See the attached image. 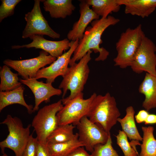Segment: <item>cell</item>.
<instances>
[{"label":"cell","instance_id":"cell-1","mask_svg":"<svg viewBox=\"0 0 156 156\" xmlns=\"http://www.w3.org/2000/svg\"><path fill=\"white\" fill-rule=\"evenodd\" d=\"M119 19L109 15L107 18L93 21L91 26L86 28L83 37L79 40L78 46L75 50L73 56L70 60L71 66L80 60L90 50H92L99 55L95 59L96 61H104L107 59L109 52L100 45L103 42L102 35L105 30L111 25H116Z\"/></svg>","mask_w":156,"mask_h":156},{"label":"cell","instance_id":"cell-2","mask_svg":"<svg viewBox=\"0 0 156 156\" xmlns=\"http://www.w3.org/2000/svg\"><path fill=\"white\" fill-rule=\"evenodd\" d=\"M92 50L89 51L77 63L70 66L59 86L63 90L62 98L71 100L83 93L84 88L87 81L90 69L88 63L91 59Z\"/></svg>","mask_w":156,"mask_h":156},{"label":"cell","instance_id":"cell-3","mask_svg":"<svg viewBox=\"0 0 156 156\" xmlns=\"http://www.w3.org/2000/svg\"><path fill=\"white\" fill-rule=\"evenodd\" d=\"M120 115L115 98L107 92L104 95H96L87 116L109 133Z\"/></svg>","mask_w":156,"mask_h":156},{"label":"cell","instance_id":"cell-4","mask_svg":"<svg viewBox=\"0 0 156 156\" xmlns=\"http://www.w3.org/2000/svg\"><path fill=\"white\" fill-rule=\"evenodd\" d=\"M145 36L141 24L133 29L129 28L122 32L116 43L117 53L114 59V65L123 69L130 66Z\"/></svg>","mask_w":156,"mask_h":156},{"label":"cell","instance_id":"cell-5","mask_svg":"<svg viewBox=\"0 0 156 156\" xmlns=\"http://www.w3.org/2000/svg\"><path fill=\"white\" fill-rule=\"evenodd\" d=\"M1 124L7 125L9 134L6 138L0 142L1 156H8L5 153V148L13 151L15 156H21L29 139L31 125L24 127L21 120L16 117L8 114Z\"/></svg>","mask_w":156,"mask_h":156},{"label":"cell","instance_id":"cell-6","mask_svg":"<svg viewBox=\"0 0 156 156\" xmlns=\"http://www.w3.org/2000/svg\"><path fill=\"white\" fill-rule=\"evenodd\" d=\"M96 95L94 93L85 99L82 93L70 100L62 98L61 100L63 106L57 114L59 125L71 124L76 126L83 117L87 116Z\"/></svg>","mask_w":156,"mask_h":156},{"label":"cell","instance_id":"cell-7","mask_svg":"<svg viewBox=\"0 0 156 156\" xmlns=\"http://www.w3.org/2000/svg\"><path fill=\"white\" fill-rule=\"evenodd\" d=\"M63 106L61 99L38 110L31 124L38 141L46 143L48 136L59 125L57 114Z\"/></svg>","mask_w":156,"mask_h":156},{"label":"cell","instance_id":"cell-8","mask_svg":"<svg viewBox=\"0 0 156 156\" xmlns=\"http://www.w3.org/2000/svg\"><path fill=\"white\" fill-rule=\"evenodd\" d=\"M41 0H35L33 9L25 15L26 25L22 38H26L35 35H47L53 39L59 38L60 35L54 31L42 14L40 7Z\"/></svg>","mask_w":156,"mask_h":156},{"label":"cell","instance_id":"cell-9","mask_svg":"<svg viewBox=\"0 0 156 156\" xmlns=\"http://www.w3.org/2000/svg\"><path fill=\"white\" fill-rule=\"evenodd\" d=\"M42 50L36 57L22 60H13L6 59L3 64L18 72L23 79L35 78L38 71L46 65L51 64L57 58L48 55Z\"/></svg>","mask_w":156,"mask_h":156},{"label":"cell","instance_id":"cell-10","mask_svg":"<svg viewBox=\"0 0 156 156\" xmlns=\"http://www.w3.org/2000/svg\"><path fill=\"white\" fill-rule=\"evenodd\" d=\"M156 46L153 41L145 36L130 66L135 73L144 71L156 77Z\"/></svg>","mask_w":156,"mask_h":156},{"label":"cell","instance_id":"cell-11","mask_svg":"<svg viewBox=\"0 0 156 156\" xmlns=\"http://www.w3.org/2000/svg\"><path fill=\"white\" fill-rule=\"evenodd\" d=\"M76 126L79 131V140L86 150L91 153L96 145L106 143L110 135L87 116L83 117Z\"/></svg>","mask_w":156,"mask_h":156},{"label":"cell","instance_id":"cell-12","mask_svg":"<svg viewBox=\"0 0 156 156\" xmlns=\"http://www.w3.org/2000/svg\"><path fill=\"white\" fill-rule=\"evenodd\" d=\"M79 40L70 41V49L64 53L48 66L43 67L38 72L35 79H46V83H52L58 76H62L66 73L71 56L78 45Z\"/></svg>","mask_w":156,"mask_h":156},{"label":"cell","instance_id":"cell-13","mask_svg":"<svg viewBox=\"0 0 156 156\" xmlns=\"http://www.w3.org/2000/svg\"><path fill=\"white\" fill-rule=\"evenodd\" d=\"M29 38L32 40L30 43L22 45H13L12 48H35L41 49L52 56L57 58L63 54L64 51L69 50L70 48V42L67 38L60 41H53L46 40L43 36L39 35H34Z\"/></svg>","mask_w":156,"mask_h":156},{"label":"cell","instance_id":"cell-14","mask_svg":"<svg viewBox=\"0 0 156 156\" xmlns=\"http://www.w3.org/2000/svg\"><path fill=\"white\" fill-rule=\"evenodd\" d=\"M19 79L21 83L27 86L34 95L35 104L34 112L38 110L39 106L42 102H49L51 97L60 96L62 93L60 89L54 88L52 83L39 81L34 78Z\"/></svg>","mask_w":156,"mask_h":156},{"label":"cell","instance_id":"cell-15","mask_svg":"<svg viewBox=\"0 0 156 156\" xmlns=\"http://www.w3.org/2000/svg\"><path fill=\"white\" fill-rule=\"evenodd\" d=\"M80 17L73 24L72 29L67 35V39L71 41L80 40L83 36L88 25L94 20L99 19V16L90 8L86 0L80 1Z\"/></svg>","mask_w":156,"mask_h":156},{"label":"cell","instance_id":"cell-16","mask_svg":"<svg viewBox=\"0 0 156 156\" xmlns=\"http://www.w3.org/2000/svg\"><path fill=\"white\" fill-rule=\"evenodd\" d=\"M121 6H125L127 14L144 18L148 16L156 9V0H118Z\"/></svg>","mask_w":156,"mask_h":156},{"label":"cell","instance_id":"cell-17","mask_svg":"<svg viewBox=\"0 0 156 156\" xmlns=\"http://www.w3.org/2000/svg\"><path fill=\"white\" fill-rule=\"evenodd\" d=\"M45 11L54 18H64L70 16L75 9L71 0H41Z\"/></svg>","mask_w":156,"mask_h":156},{"label":"cell","instance_id":"cell-18","mask_svg":"<svg viewBox=\"0 0 156 156\" xmlns=\"http://www.w3.org/2000/svg\"><path fill=\"white\" fill-rule=\"evenodd\" d=\"M139 91L145 96L142 106L147 111L156 107V77L146 73Z\"/></svg>","mask_w":156,"mask_h":156},{"label":"cell","instance_id":"cell-19","mask_svg":"<svg viewBox=\"0 0 156 156\" xmlns=\"http://www.w3.org/2000/svg\"><path fill=\"white\" fill-rule=\"evenodd\" d=\"M25 88L22 85L12 90L0 92V112L10 105L17 104L25 107L29 114L34 112L32 105H28L25 102L23 96Z\"/></svg>","mask_w":156,"mask_h":156},{"label":"cell","instance_id":"cell-20","mask_svg":"<svg viewBox=\"0 0 156 156\" xmlns=\"http://www.w3.org/2000/svg\"><path fill=\"white\" fill-rule=\"evenodd\" d=\"M126 114L123 118H118L117 122L120 124L122 131L130 140L142 141L140 135L136 127L134 118L135 111L131 106L126 109Z\"/></svg>","mask_w":156,"mask_h":156},{"label":"cell","instance_id":"cell-21","mask_svg":"<svg viewBox=\"0 0 156 156\" xmlns=\"http://www.w3.org/2000/svg\"><path fill=\"white\" fill-rule=\"evenodd\" d=\"M86 3L91 6L93 11L102 18H107L112 12H117L121 5L118 0H86Z\"/></svg>","mask_w":156,"mask_h":156},{"label":"cell","instance_id":"cell-22","mask_svg":"<svg viewBox=\"0 0 156 156\" xmlns=\"http://www.w3.org/2000/svg\"><path fill=\"white\" fill-rule=\"evenodd\" d=\"M78 133L72 140L59 143H47L49 151L52 156H67L75 149L80 146H84L79 140Z\"/></svg>","mask_w":156,"mask_h":156},{"label":"cell","instance_id":"cell-23","mask_svg":"<svg viewBox=\"0 0 156 156\" xmlns=\"http://www.w3.org/2000/svg\"><path fill=\"white\" fill-rule=\"evenodd\" d=\"M142 143L139 156H156V139L153 135V126H142Z\"/></svg>","mask_w":156,"mask_h":156},{"label":"cell","instance_id":"cell-24","mask_svg":"<svg viewBox=\"0 0 156 156\" xmlns=\"http://www.w3.org/2000/svg\"><path fill=\"white\" fill-rule=\"evenodd\" d=\"M75 128L71 124L59 125L48 136L46 142L59 143L72 140L76 135L74 133Z\"/></svg>","mask_w":156,"mask_h":156},{"label":"cell","instance_id":"cell-25","mask_svg":"<svg viewBox=\"0 0 156 156\" xmlns=\"http://www.w3.org/2000/svg\"><path fill=\"white\" fill-rule=\"evenodd\" d=\"M18 73H14L9 67L4 65L0 71V91H7L14 90L22 85Z\"/></svg>","mask_w":156,"mask_h":156},{"label":"cell","instance_id":"cell-26","mask_svg":"<svg viewBox=\"0 0 156 156\" xmlns=\"http://www.w3.org/2000/svg\"><path fill=\"white\" fill-rule=\"evenodd\" d=\"M117 144L122 150L124 156H138L137 150L132 146L128 142L127 137L122 131L119 130L118 133L116 135Z\"/></svg>","mask_w":156,"mask_h":156},{"label":"cell","instance_id":"cell-27","mask_svg":"<svg viewBox=\"0 0 156 156\" xmlns=\"http://www.w3.org/2000/svg\"><path fill=\"white\" fill-rule=\"evenodd\" d=\"M91 155L92 156H120L112 146L111 135L106 143L94 146Z\"/></svg>","mask_w":156,"mask_h":156},{"label":"cell","instance_id":"cell-28","mask_svg":"<svg viewBox=\"0 0 156 156\" xmlns=\"http://www.w3.org/2000/svg\"><path fill=\"white\" fill-rule=\"evenodd\" d=\"M0 6V22L5 18L13 15L17 5L21 0H1Z\"/></svg>","mask_w":156,"mask_h":156},{"label":"cell","instance_id":"cell-29","mask_svg":"<svg viewBox=\"0 0 156 156\" xmlns=\"http://www.w3.org/2000/svg\"><path fill=\"white\" fill-rule=\"evenodd\" d=\"M38 140L31 135L29 139L21 156H36Z\"/></svg>","mask_w":156,"mask_h":156},{"label":"cell","instance_id":"cell-30","mask_svg":"<svg viewBox=\"0 0 156 156\" xmlns=\"http://www.w3.org/2000/svg\"><path fill=\"white\" fill-rule=\"evenodd\" d=\"M36 156H52L49 151L47 143L38 142Z\"/></svg>","mask_w":156,"mask_h":156},{"label":"cell","instance_id":"cell-31","mask_svg":"<svg viewBox=\"0 0 156 156\" xmlns=\"http://www.w3.org/2000/svg\"><path fill=\"white\" fill-rule=\"evenodd\" d=\"M67 156H92V155L87 152L83 146H80L75 149Z\"/></svg>","mask_w":156,"mask_h":156},{"label":"cell","instance_id":"cell-32","mask_svg":"<svg viewBox=\"0 0 156 156\" xmlns=\"http://www.w3.org/2000/svg\"><path fill=\"white\" fill-rule=\"evenodd\" d=\"M149 114L148 111L146 110H140L135 117L136 122L138 123L144 122Z\"/></svg>","mask_w":156,"mask_h":156},{"label":"cell","instance_id":"cell-33","mask_svg":"<svg viewBox=\"0 0 156 156\" xmlns=\"http://www.w3.org/2000/svg\"><path fill=\"white\" fill-rule=\"evenodd\" d=\"M144 123L146 125L156 124V114H149Z\"/></svg>","mask_w":156,"mask_h":156}]
</instances>
